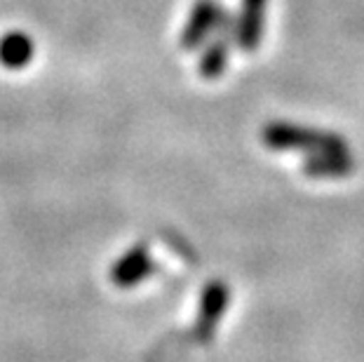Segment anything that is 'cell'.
<instances>
[{
  "mask_svg": "<svg viewBox=\"0 0 364 362\" xmlns=\"http://www.w3.org/2000/svg\"><path fill=\"white\" fill-rule=\"evenodd\" d=\"M270 142L280 149H308L317 153H336V151H348L346 144L341 142V137L324 134V132H313V129H301V127H275L270 132Z\"/></svg>",
  "mask_w": 364,
  "mask_h": 362,
  "instance_id": "obj_1",
  "label": "cell"
},
{
  "mask_svg": "<svg viewBox=\"0 0 364 362\" xmlns=\"http://www.w3.org/2000/svg\"><path fill=\"white\" fill-rule=\"evenodd\" d=\"M355 165L348 151H336V153H317L315 158H311L306 163V172L313 176H346Z\"/></svg>",
  "mask_w": 364,
  "mask_h": 362,
  "instance_id": "obj_2",
  "label": "cell"
}]
</instances>
